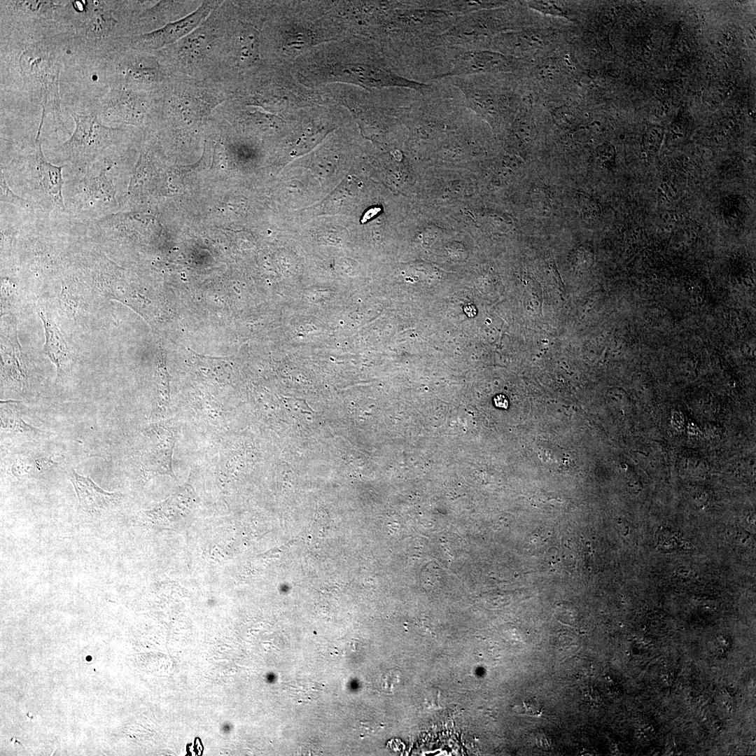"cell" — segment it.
<instances>
[{"label": "cell", "mask_w": 756, "mask_h": 756, "mask_svg": "<svg viewBox=\"0 0 756 756\" xmlns=\"http://www.w3.org/2000/svg\"><path fill=\"white\" fill-rule=\"evenodd\" d=\"M1 433L8 435H16L29 439L43 436L44 432L27 424L20 414L10 406L1 408Z\"/></svg>", "instance_id": "11"}, {"label": "cell", "mask_w": 756, "mask_h": 756, "mask_svg": "<svg viewBox=\"0 0 756 756\" xmlns=\"http://www.w3.org/2000/svg\"><path fill=\"white\" fill-rule=\"evenodd\" d=\"M0 176L1 201L16 205L19 207L28 208L29 206L28 202L24 199L13 193L10 189L2 171H1Z\"/></svg>", "instance_id": "17"}, {"label": "cell", "mask_w": 756, "mask_h": 756, "mask_svg": "<svg viewBox=\"0 0 756 756\" xmlns=\"http://www.w3.org/2000/svg\"><path fill=\"white\" fill-rule=\"evenodd\" d=\"M20 65L25 85L42 107V116L59 115L60 65L52 50L41 46L32 48L23 53Z\"/></svg>", "instance_id": "1"}, {"label": "cell", "mask_w": 756, "mask_h": 756, "mask_svg": "<svg viewBox=\"0 0 756 756\" xmlns=\"http://www.w3.org/2000/svg\"><path fill=\"white\" fill-rule=\"evenodd\" d=\"M533 7H535L536 8H538L541 11H543L545 13H550V14L557 15V14L562 13V12L561 11V10L559 9V8L556 7L555 6H554V5L551 4H547V3H542V2H537V3L534 2V4H533Z\"/></svg>", "instance_id": "21"}, {"label": "cell", "mask_w": 756, "mask_h": 756, "mask_svg": "<svg viewBox=\"0 0 756 756\" xmlns=\"http://www.w3.org/2000/svg\"><path fill=\"white\" fill-rule=\"evenodd\" d=\"M664 133V127L659 125H652L646 128L643 137V145L648 153L654 155L659 151Z\"/></svg>", "instance_id": "14"}, {"label": "cell", "mask_w": 756, "mask_h": 756, "mask_svg": "<svg viewBox=\"0 0 756 756\" xmlns=\"http://www.w3.org/2000/svg\"><path fill=\"white\" fill-rule=\"evenodd\" d=\"M71 113L75 121V130L60 148L71 164L87 170L115 142L118 130L102 124L93 112Z\"/></svg>", "instance_id": "2"}, {"label": "cell", "mask_w": 756, "mask_h": 756, "mask_svg": "<svg viewBox=\"0 0 756 756\" xmlns=\"http://www.w3.org/2000/svg\"><path fill=\"white\" fill-rule=\"evenodd\" d=\"M211 6L206 4L187 17L152 32L140 36L137 42L145 49H157L188 34L207 15Z\"/></svg>", "instance_id": "6"}, {"label": "cell", "mask_w": 756, "mask_h": 756, "mask_svg": "<svg viewBox=\"0 0 756 756\" xmlns=\"http://www.w3.org/2000/svg\"><path fill=\"white\" fill-rule=\"evenodd\" d=\"M513 708L516 713L531 716H538L542 711L540 704L534 697L524 698L521 701L516 703Z\"/></svg>", "instance_id": "18"}, {"label": "cell", "mask_w": 756, "mask_h": 756, "mask_svg": "<svg viewBox=\"0 0 756 756\" xmlns=\"http://www.w3.org/2000/svg\"><path fill=\"white\" fill-rule=\"evenodd\" d=\"M129 75L136 81L150 82L155 79L157 72L155 68L148 66L147 62L142 64L134 63L128 69Z\"/></svg>", "instance_id": "16"}, {"label": "cell", "mask_w": 756, "mask_h": 756, "mask_svg": "<svg viewBox=\"0 0 756 756\" xmlns=\"http://www.w3.org/2000/svg\"><path fill=\"white\" fill-rule=\"evenodd\" d=\"M69 479L77 494L83 510L91 514L109 510L121 498L119 492L106 491L97 485L89 477L83 476L74 470Z\"/></svg>", "instance_id": "7"}, {"label": "cell", "mask_w": 756, "mask_h": 756, "mask_svg": "<svg viewBox=\"0 0 756 756\" xmlns=\"http://www.w3.org/2000/svg\"><path fill=\"white\" fill-rule=\"evenodd\" d=\"M424 704L431 710L441 709L443 707L441 691L438 688H431L424 697Z\"/></svg>", "instance_id": "20"}, {"label": "cell", "mask_w": 756, "mask_h": 756, "mask_svg": "<svg viewBox=\"0 0 756 756\" xmlns=\"http://www.w3.org/2000/svg\"><path fill=\"white\" fill-rule=\"evenodd\" d=\"M145 110L144 102L135 94L125 90H114L104 99L102 111L107 116H115L131 122L142 118Z\"/></svg>", "instance_id": "9"}, {"label": "cell", "mask_w": 756, "mask_h": 756, "mask_svg": "<svg viewBox=\"0 0 756 756\" xmlns=\"http://www.w3.org/2000/svg\"><path fill=\"white\" fill-rule=\"evenodd\" d=\"M52 464L56 463L50 458L23 456L16 458L10 469L15 477L25 478L36 475Z\"/></svg>", "instance_id": "13"}, {"label": "cell", "mask_w": 756, "mask_h": 756, "mask_svg": "<svg viewBox=\"0 0 756 756\" xmlns=\"http://www.w3.org/2000/svg\"><path fill=\"white\" fill-rule=\"evenodd\" d=\"M39 130H41L38 129L33 148L29 153L27 160L31 163V171L34 172L43 194L48 197L56 208L63 211L65 207L62 192L64 183L62 176V166L54 165L46 160L41 149Z\"/></svg>", "instance_id": "4"}, {"label": "cell", "mask_w": 756, "mask_h": 756, "mask_svg": "<svg viewBox=\"0 0 756 756\" xmlns=\"http://www.w3.org/2000/svg\"><path fill=\"white\" fill-rule=\"evenodd\" d=\"M510 65L509 59L500 52L470 49L454 57L449 72L444 76H473L505 71L510 68Z\"/></svg>", "instance_id": "5"}, {"label": "cell", "mask_w": 756, "mask_h": 756, "mask_svg": "<svg viewBox=\"0 0 756 756\" xmlns=\"http://www.w3.org/2000/svg\"><path fill=\"white\" fill-rule=\"evenodd\" d=\"M81 13L76 22L77 36L87 46H99L108 42L117 20L109 9L104 8V4L99 1L83 2Z\"/></svg>", "instance_id": "3"}, {"label": "cell", "mask_w": 756, "mask_h": 756, "mask_svg": "<svg viewBox=\"0 0 756 756\" xmlns=\"http://www.w3.org/2000/svg\"><path fill=\"white\" fill-rule=\"evenodd\" d=\"M205 37L200 35H191L190 38H187L184 40L182 44L181 51L191 56H195V54L200 53V50L205 45Z\"/></svg>", "instance_id": "19"}, {"label": "cell", "mask_w": 756, "mask_h": 756, "mask_svg": "<svg viewBox=\"0 0 756 756\" xmlns=\"http://www.w3.org/2000/svg\"><path fill=\"white\" fill-rule=\"evenodd\" d=\"M108 169L109 165L101 168L96 173L88 172V174H86L83 178L80 188L87 202L89 201L92 204L95 202L108 204L113 198L112 183L106 175Z\"/></svg>", "instance_id": "10"}, {"label": "cell", "mask_w": 756, "mask_h": 756, "mask_svg": "<svg viewBox=\"0 0 756 756\" xmlns=\"http://www.w3.org/2000/svg\"><path fill=\"white\" fill-rule=\"evenodd\" d=\"M157 376L158 402L160 406L166 407L169 403V375L164 362L162 360L159 363Z\"/></svg>", "instance_id": "15"}, {"label": "cell", "mask_w": 756, "mask_h": 756, "mask_svg": "<svg viewBox=\"0 0 756 756\" xmlns=\"http://www.w3.org/2000/svg\"><path fill=\"white\" fill-rule=\"evenodd\" d=\"M153 444L146 454L144 466L153 472L174 475L172 454L175 438L171 429L161 424L153 425L148 430Z\"/></svg>", "instance_id": "8"}, {"label": "cell", "mask_w": 756, "mask_h": 756, "mask_svg": "<svg viewBox=\"0 0 756 756\" xmlns=\"http://www.w3.org/2000/svg\"><path fill=\"white\" fill-rule=\"evenodd\" d=\"M40 316L43 321L46 331V343L44 350L51 361L55 365L57 375L60 376L69 360L65 342L55 326L48 319H46L41 313Z\"/></svg>", "instance_id": "12"}]
</instances>
